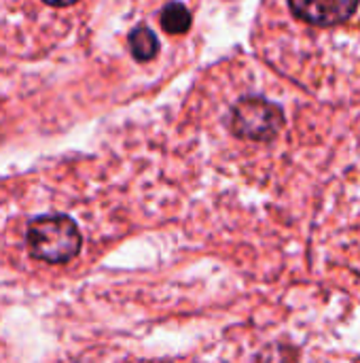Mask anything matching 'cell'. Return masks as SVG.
I'll return each instance as SVG.
<instances>
[{
	"label": "cell",
	"mask_w": 360,
	"mask_h": 363,
	"mask_svg": "<svg viewBox=\"0 0 360 363\" xmlns=\"http://www.w3.org/2000/svg\"><path fill=\"white\" fill-rule=\"evenodd\" d=\"M159 21L168 34H185L191 28V13L182 2H170L161 9Z\"/></svg>",
	"instance_id": "5b68a950"
},
{
	"label": "cell",
	"mask_w": 360,
	"mask_h": 363,
	"mask_svg": "<svg viewBox=\"0 0 360 363\" xmlns=\"http://www.w3.org/2000/svg\"><path fill=\"white\" fill-rule=\"evenodd\" d=\"M293 15L316 28H331L348 21L359 9V0H289Z\"/></svg>",
	"instance_id": "3957f363"
},
{
	"label": "cell",
	"mask_w": 360,
	"mask_h": 363,
	"mask_svg": "<svg viewBox=\"0 0 360 363\" xmlns=\"http://www.w3.org/2000/svg\"><path fill=\"white\" fill-rule=\"evenodd\" d=\"M286 117L280 104L263 98V96H246L242 98L229 119V128L236 136L246 140H269L278 136L284 128Z\"/></svg>",
	"instance_id": "7a4b0ae2"
},
{
	"label": "cell",
	"mask_w": 360,
	"mask_h": 363,
	"mask_svg": "<svg viewBox=\"0 0 360 363\" xmlns=\"http://www.w3.org/2000/svg\"><path fill=\"white\" fill-rule=\"evenodd\" d=\"M42 2L49 6H70V4H76L79 0H42Z\"/></svg>",
	"instance_id": "8992f818"
},
{
	"label": "cell",
	"mask_w": 360,
	"mask_h": 363,
	"mask_svg": "<svg viewBox=\"0 0 360 363\" xmlns=\"http://www.w3.org/2000/svg\"><path fill=\"white\" fill-rule=\"evenodd\" d=\"M127 43L136 62H151L159 51V38L149 26H136L129 32Z\"/></svg>",
	"instance_id": "277c9868"
},
{
	"label": "cell",
	"mask_w": 360,
	"mask_h": 363,
	"mask_svg": "<svg viewBox=\"0 0 360 363\" xmlns=\"http://www.w3.org/2000/svg\"><path fill=\"white\" fill-rule=\"evenodd\" d=\"M79 225L68 215H40L28 223L25 245L34 259L45 264H68L81 251Z\"/></svg>",
	"instance_id": "6da1fadb"
}]
</instances>
